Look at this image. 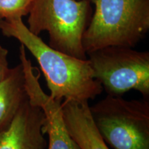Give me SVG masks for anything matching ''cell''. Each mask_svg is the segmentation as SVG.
Returning a JSON list of instances; mask_svg holds the SVG:
<instances>
[{"label":"cell","mask_w":149,"mask_h":149,"mask_svg":"<svg viewBox=\"0 0 149 149\" xmlns=\"http://www.w3.org/2000/svg\"><path fill=\"white\" fill-rule=\"evenodd\" d=\"M0 31L4 36L17 40L31 52L45 77L48 95L55 101L88 102L104 91L93 77L88 59L76 58L54 49L31 32L22 18L0 19Z\"/></svg>","instance_id":"6da1fadb"},{"label":"cell","mask_w":149,"mask_h":149,"mask_svg":"<svg viewBox=\"0 0 149 149\" xmlns=\"http://www.w3.org/2000/svg\"><path fill=\"white\" fill-rule=\"evenodd\" d=\"M95 11L83 35L87 53L109 46L134 48L149 31V0H90Z\"/></svg>","instance_id":"7a4b0ae2"},{"label":"cell","mask_w":149,"mask_h":149,"mask_svg":"<svg viewBox=\"0 0 149 149\" xmlns=\"http://www.w3.org/2000/svg\"><path fill=\"white\" fill-rule=\"evenodd\" d=\"M8 55V50L0 45V82L8 77L11 70V68L9 67Z\"/></svg>","instance_id":"8fae6325"},{"label":"cell","mask_w":149,"mask_h":149,"mask_svg":"<svg viewBox=\"0 0 149 149\" xmlns=\"http://www.w3.org/2000/svg\"><path fill=\"white\" fill-rule=\"evenodd\" d=\"M34 0H0V19L22 18L29 15Z\"/></svg>","instance_id":"30bf717a"},{"label":"cell","mask_w":149,"mask_h":149,"mask_svg":"<svg viewBox=\"0 0 149 149\" xmlns=\"http://www.w3.org/2000/svg\"><path fill=\"white\" fill-rule=\"evenodd\" d=\"M90 0H34L28 29L35 35L47 31L54 49L87 59L82 39L91 19Z\"/></svg>","instance_id":"3957f363"},{"label":"cell","mask_w":149,"mask_h":149,"mask_svg":"<svg viewBox=\"0 0 149 149\" xmlns=\"http://www.w3.org/2000/svg\"><path fill=\"white\" fill-rule=\"evenodd\" d=\"M27 99L25 77L20 63L11 68L8 77L0 82V135L9 128Z\"/></svg>","instance_id":"9c48e42d"},{"label":"cell","mask_w":149,"mask_h":149,"mask_svg":"<svg viewBox=\"0 0 149 149\" xmlns=\"http://www.w3.org/2000/svg\"><path fill=\"white\" fill-rule=\"evenodd\" d=\"M44 113L28 99L12 124L0 135V149H47L44 137Z\"/></svg>","instance_id":"8992f818"},{"label":"cell","mask_w":149,"mask_h":149,"mask_svg":"<svg viewBox=\"0 0 149 149\" xmlns=\"http://www.w3.org/2000/svg\"><path fill=\"white\" fill-rule=\"evenodd\" d=\"M93 122L113 149H149V100L107 95L89 106Z\"/></svg>","instance_id":"277c9868"},{"label":"cell","mask_w":149,"mask_h":149,"mask_svg":"<svg viewBox=\"0 0 149 149\" xmlns=\"http://www.w3.org/2000/svg\"><path fill=\"white\" fill-rule=\"evenodd\" d=\"M61 113L70 135L81 149H110L93 122L88 102L64 100Z\"/></svg>","instance_id":"52a82bcc"},{"label":"cell","mask_w":149,"mask_h":149,"mask_svg":"<svg viewBox=\"0 0 149 149\" xmlns=\"http://www.w3.org/2000/svg\"><path fill=\"white\" fill-rule=\"evenodd\" d=\"M93 77L108 95L138 91L149 100V53L133 48L109 46L87 53Z\"/></svg>","instance_id":"5b68a950"},{"label":"cell","mask_w":149,"mask_h":149,"mask_svg":"<svg viewBox=\"0 0 149 149\" xmlns=\"http://www.w3.org/2000/svg\"><path fill=\"white\" fill-rule=\"evenodd\" d=\"M31 100L44 113V131L48 137L47 149H81L67 130L61 113V102L53 100L42 88L33 93Z\"/></svg>","instance_id":"ba28073f"}]
</instances>
